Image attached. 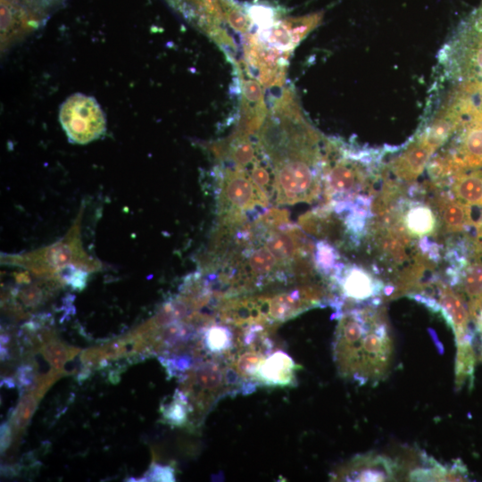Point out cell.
I'll list each match as a JSON object with an SVG mask.
<instances>
[{
  "label": "cell",
  "instance_id": "e0dca14e",
  "mask_svg": "<svg viewBox=\"0 0 482 482\" xmlns=\"http://www.w3.org/2000/svg\"><path fill=\"white\" fill-rule=\"evenodd\" d=\"M450 190L451 195L463 204L482 207V170L455 175Z\"/></svg>",
  "mask_w": 482,
  "mask_h": 482
},
{
  "label": "cell",
  "instance_id": "83f0119b",
  "mask_svg": "<svg viewBox=\"0 0 482 482\" xmlns=\"http://www.w3.org/2000/svg\"><path fill=\"white\" fill-rule=\"evenodd\" d=\"M469 312L475 323V334H477L478 337V346L480 349V357L482 359V295L470 303Z\"/></svg>",
  "mask_w": 482,
  "mask_h": 482
},
{
  "label": "cell",
  "instance_id": "d4e9b609",
  "mask_svg": "<svg viewBox=\"0 0 482 482\" xmlns=\"http://www.w3.org/2000/svg\"><path fill=\"white\" fill-rule=\"evenodd\" d=\"M39 399L34 393L22 395L11 417V426L16 434L23 430L30 421Z\"/></svg>",
  "mask_w": 482,
  "mask_h": 482
},
{
  "label": "cell",
  "instance_id": "8fae6325",
  "mask_svg": "<svg viewBox=\"0 0 482 482\" xmlns=\"http://www.w3.org/2000/svg\"><path fill=\"white\" fill-rule=\"evenodd\" d=\"M436 148L422 135L418 137L392 162L391 171L399 180L416 179L428 167Z\"/></svg>",
  "mask_w": 482,
  "mask_h": 482
},
{
  "label": "cell",
  "instance_id": "7402d4cb",
  "mask_svg": "<svg viewBox=\"0 0 482 482\" xmlns=\"http://www.w3.org/2000/svg\"><path fill=\"white\" fill-rule=\"evenodd\" d=\"M314 249L313 261L316 270L332 279L342 265L338 262L339 253L333 245L325 240L319 241Z\"/></svg>",
  "mask_w": 482,
  "mask_h": 482
},
{
  "label": "cell",
  "instance_id": "30bf717a",
  "mask_svg": "<svg viewBox=\"0 0 482 482\" xmlns=\"http://www.w3.org/2000/svg\"><path fill=\"white\" fill-rule=\"evenodd\" d=\"M339 288L342 298L362 303L378 296L383 283L369 270L354 265H341L331 279Z\"/></svg>",
  "mask_w": 482,
  "mask_h": 482
},
{
  "label": "cell",
  "instance_id": "3957f363",
  "mask_svg": "<svg viewBox=\"0 0 482 482\" xmlns=\"http://www.w3.org/2000/svg\"><path fill=\"white\" fill-rule=\"evenodd\" d=\"M378 155L351 147L341 141L327 140L323 150L322 179L327 206L338 212L353 203L369 186L373 163Z\"/></svg>",
  "mask_w": 482,
  "mask_h": 482
},
{
  "label": "cell",
  "instance_id": "8992f818",
  "mask_svg": "<svg viewBox=\"0 0 482 482\" xmlns=\"http://www.w3.org/2000/svg\"><path fill=\"white\" fill-rule=\"evenodd\" d=\"M61 125L69 140L87 144L100 137L106 128L104 114L95 98L74 94L61 105Z\"/></svg>",
  "mask_w": 482,
  "mask_h": 482
},
{
  "label": "cell",
  "instance_id": "7c38bea8",
  "mask_svg": "<svg viewBox=\"0 0 482 482\" xmlns=\"http://www.w3.org/2000/svg\"><path fill=\"white\" fill-rule=\"evenodd\" d=\"M399 212L395 221L413 238H424L434 234L437 229V214L431 207L418 201L399 202Z\"/></svg>",
  "mask_w": 482,
  "mask_h": 482
},
{
  "label": "cell",
  "instance_id": "52a82bcc",
  "mask_svg": "<svg viewBox=\"0 0 482 482\" xmlns=\"http://www.w3.org/2000/svg\"><path fill=\"white\" fill-rule=\"evenodd\" d=\"M245 37L244 67L247 74L265 87H282L291 53L267 46L255 34L248 33Z\"/></svg>",
  "mask_w": 482,
  "mask_h": 482
},
{
  "label": "cell",
  "instance_id": "cb8c5ba5",
  "mask_svg": "<svg viewBox=\"0 0 482 482\" xmlns=\"http://www.w3.org/2000/svg\"><path fill=\"white\" fill-rule=\"evenodd\" d=\"M78 349L63 345L57 341H52L40 348V353L54 370L64 371L65 363L72 359Z\"/></svg>",
  "mask_w": 482,
  "mask_h": 482
},
{
  "label": "cell",
  "instance_id": "5b68a950",
  "mask_svg": "<svg viewBox=\"0 0 482 482\" xmlns=\"http://www.w3.org/2000/svg\"><path fill=\"white\" fill-rule=\"evenodd\" d=\"M218 216L246 215L266 207L269 196L242 169L219 164L217 172Z\"/></svg>",
  "mask_w": 482,
  "mask_h": 482
},
{
  "label": "cell",
  "instance_id": "4316f807",
  "mask_svg": "<svg viewBox=\"0 0 482 482\" xmlns=\"http://www.w3.org/2000/svg\"><path fill=\"white\" fill-rule=\"evenodd\" d=\"M23 9L37 20L44 18L48 12L61 4L62 0H10Z\"/></svg>",
  "mask_w": 482,
  "mask_h": 482
},
{
  "label": "cell",
  "instance_id": "603a6c76",
  "mask_svg": "<svg viewBox=\"0 0 482 482\" xmlns=\"http://www.w3.org/2000/svg\"><path fill=\"white\" fill-rule=\"evenodd\" d=\"M224 22L229 25L235 31L248 34L253 23L249 19L245 8L234 0H217Z\"/></svg>",
  "mask_w": 482,
  "mask_h": 482
},
{
  "label": "cell",
  "instance_id": "1f68e13d",
  "mask_svg": "<svg viewBox=\"0 0 482 482\" xmlns=\"http://www.w3.org/2000/svg\"><path fill=\"white\" fill-rule=\"evenodd\" d=\"M475 63L482 70V44L478 46V49L475 52L473 56Z\"/></svg>",
  "mask_w": 482,
  "mask_h": 482
},
{
  "label": "cell",
  "instance_id": "5bb4252c",
  "mask_svg": "<svg viewBox=\"0 0 482 482\" xmlns=\"http://www.w3.org/2000/svg\"><path fill=\"white\" fill-rule=\"evenodd\" d=\"M395 465L380 455H362L354 458L339 471L337 478L346 481H384L395 477Z\"/></svg>",
  "mask_w": 482,
  "mask_h": 482
},
{
  "label": "cell",
  "instance_id": "f1b7e54d",
  "mask_svg": "<svg viewBox=\"0 0 482 482\" xmlns=\"http://www.w3.org/2000/svg\"><path fill=\"white\" fill-rule=\"evenodd\" d=\"M147 481H174L175 471L170 466L154 464L150 468L147 477Z\"/></svg>",
  "mask_w": 482,
  "mask_h": 482
},
{
  "label": "cell",
  "instance_id": "277c9868",
  "mask_svg": "<svg viewBox=\"0 0 482 482\" xmlns=\"http://www.w3.org/2000/svg\"><path fill=\"white\" fill-rule=\"evenodd\" d=\"M181 391L198 416H204L223 397L243 393L242 386L224 360L208 359L195 365L185 376Z\"/></svg>",
  "mask_w": 482,
  "mask_h": 482
},
{
  "label": "cell",
  "instance_id": "ac0fdd59",
  "mask_svg": "<svg viewBox=\"0 0 482 482\" xmlns=\"http://www.w3.org/2000/svg\"><path fill=\"white\" fill-rule=\"evenodd\" d=\"M223 324V323H222ZM236 341L235 328L226 324H212L204 334V347L212 358L225 360L231 353Z\"/></svg>",
  "mask_w": 482,
  "mask_h": 482
},
{
  "label": "cell",
  "instance_id": "4fadbf2b",
  "mask_svg": "<svg viewBox=\"0 0 482 482\" xmlns=\"http://www.w3.org/2000/svg\"><path fill=\"white\" fill-rule=\"evenodd\" d=\"M297 369L298 365L287 353L277 350L262 362L254 383L256 386H290L296 382Z\"/></svg>",
  "mask_w": 482,
  "mask_h": 482
},
{
  "label": "cell",
  "instance_id": "4dcf8cb0",
  "mask_svg": "<svg viewBox=\"0 0 482 482\" xmlns=\"http://www.w3.org/2000/svg\"><path fill=\"white\" fill-rule=\"evenodd\" d=\"M12 428L11 426V423L5 422L1 425L0 429V442H1V451L4 452L7 450V448L10 446L12 442Z\"/></svg>",
  "mask_w": 482,
  "mask_h": 482
},
{
  "label": "cell",
  "instance_id": "f546056e",
  "mask_svg": "<svg viewBox=\"0 0 482 482\" xmlns=\"http://www.w3.org/2000/svg\"><path fill=\"white\" fill-rule=\"evenodd\" d=\"M18 379L22 386L33 387L36 379L33 374V368L29 365L21 366L18 371Z\"/></svg>",
  "mask_w": 482,
  "mask_h": 482
},
{
  "label": "cell",
  "instance_id": "44dd1931",
  "mask_svg": "<svg viewBox=\"0 0 482 482\" xmlns=\"http://www.w3.org/2000/svg\"><path fill=\"white\" fill-rule=\"evenodd\" d=\"M163 420L170 425L182 427L189 420V413L193 412L190 402L184 392L177 389L171 400L161 408Z\"/></svg>",
  "mask_w": 482,
  "mask_h": 482
},
{
  "label": "cell",
  "instance_id": "d6986e66",
  "mask_svg": "<svg viewBox=\"0 0 482 482\" xmlns=\"http://www.w3.org/2000/svg\"><path fill=\"white\" fill-rule=\"evenodd\" d=\"M410 478L411 480L421 481H467L470 477L465 465L459 460L450 467L436 463L432 460L428 465L413 470Z\"/></svg>",
  "mask_w": 482,
  "mask_h": 482
},
{
  "label": "cell",
  "instance_id": "2e32d148",
  "mask_svg": "<svg viewBox=\"0 0 482 482\" xmlns=\"http://www.w3.org/2000/svg\"><path fill=\"white\" fill-rule=\"evenodd\" d=\"M435 204L440 222L447 232H461L475 224L471 218L470 206L456 198L442 193L436 196Z\"/></svg>",
  "mask_w": 482,
  "mask_h": 482
},
{
  "label": "cell",
  "instance_id": "7a4b0ae2",
  "mask_svg": "<svg viewBox=\"0 0 482 482\" xmlns=\"http://www.w3.org/2000/svg\"><path fill=\"white\" fill-rule=\"evenodd\" d=\"M393 342L386 322L370 309L341 314L333 344L334 362L344 378L366 384L387 371Z\"/></svg>",
  "mask_w": 482,
  "mask_h": 482
},
{
  "label": "cell",
  "instance_id": "d6a6232c",
  "mask_svg": "<svg viewBox=\"0 0 482 482\" xmlns=\"http://www.w3.org/2000/svg\"><path fill=\"white\" fill-rule=\"evenodd\" d=\"M170 2H176L177 4H179L181 1H185L186 3H187L188 5H194L195 3L196 2V0H170Z\"/></svg>",
  "mask_w": 482,
  "mask_h": 482
},
{
  "label": "cell",
  "instance_id": "9c48e42d",
  "mask_svg": "<svg viewBox=\"0 0 482 482\" xmlns=\"http://www.w3.org/2000/svg\"><path fill=\"white\" fill-rule=\"evenodd\" d=\"M240 73V110L237 124L232 133L254 137L262 128L269 110L264 102L262 84L248 75L243 76L240 65L235 67Z\"/></svg>",
  "mask_w": 482,
  "mask_h": 482
},
{
  "label": "cell",
  "instance_id": "9a60e30c",
  "mask_svg": "<svg viewBox=\"0 0 482 482\" xmlns=\"http://www.w3.org/2000/svg\"><path fill=\"white\" fill-rule=\"evenodd\" d=\"M36 18L10 0H1L2 46L16 41L37 26Z\"/></svg>",
  "mask_w": 482,
  "mask_h": 482
},
{
  "label": "cell",
  "instance_id": "484cf974",
  "mask_svg": "<svg viewBox=\"0 0 482 482\" xmlns=\"http://www.w3.org/2000/svg\"><path fill=\"white\" fill-rule=\"evenodd\" d=\"M244 8L253 25H256L259 29H268L279 21L278 10L269 4H252L245 5Z\"/></svg>",
  "mask_w": 482,
  "mask_h": 482
},
{
  "label": "cell",
  "instance_id": "6da1fadb",
  "mask_svg": "<svg viewBox=\"0 0 482 482\" xmlns=\"http://www.w3.org/2000/svg\"><path fill=\"white\" fill-rule=\"evenodd\" d=\"M255 137L273 175L276 204L315 200L323 184L321 136L305 118L292 88L275 99Z\"/></svg>",
  "mask_w": 482,
  "mask_h": 482
},
{
  "label": "cell",
  "instance_id": "ffe728a7",
  "mask_svg": "<svg viewBox=\"0 0 482 482\" xmlns=\"http://www.w3.org/2000/svg\"><path fill=\"white\" fill-rule=\"evenodd\" d=\"M452 285H458L470 303L482 295V261L465 263L461 269L449 272Z\"/></svg>",
  "mask_w": 482,
  "mask_h": 482
},
{
  "label": "cell",
  "instance_id": "ba28073f",
  "mask_svg": "<svg viewBox=\"0 0 482 482\" xmlns=\"http://www.w3.org/2000/svg\"><path fill=\"white\" fill-rule=\"evenodd\" d=\"M322 12H314L301 17H290L278 21L271 27L258 29L256 37L264 44L282 52L293 49L319 24Z\"/></svg>",
  "mask_w": 482,
  "mask_h": 482
}]
</instances>
